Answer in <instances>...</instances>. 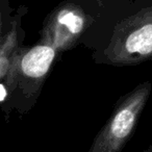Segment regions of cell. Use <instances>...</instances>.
<instances>
[{
  "mask_svg": "<svg viewBox=\"0 0 152 152\" xmlns=\"http://www.w3.org/2000/svg\"><path fill=\"white\" fill-rule=\"evenodd\" d=\"M59 23L67 26L73 34L78 32L83 26V20L74 13H65L58 18Z\"/></svg>",
  "mask_w": 152,
  "mask_h": 152,
  "instance_id": "4",
  "label": "cell"
},
{
  "mask_svg": "<svg viewBox=\"0 0 152 152\" xmlns=\"http://www.w3.org/2000/svg\"><path fill=\"white\" fill-rule=\"evenodd\" d=\"M126 49L130 53L142 55L152 53V23L133 31L126 40Z\"/></svg>",
  "mask_w": 152,
  "mask_h": 152,
  "instance_id": "3",
  "label": "cell"
},
{
  "mask_svg": "<svg viewBox=\"0 0 152 152\" xmlns=\"http://www.w3.org/2000/svg\"><path fill=\"white\" fill-rule=\"evenodd\" d=\"M144 152H152V144H151V145H150L149 147H148L147 149H146Z\"/></svg>",
  "mask_w": 152,
  "mask_h": 152,
  "instance_id": "6",
  "label": "cell"
},
{
  "mask_svg": "<svg viewBox=\"0 0 152 152\" xmlns=\"http://www.w3.org/2000/svg\"><path fill=\"white\" fill-rule=\"evenodd\" d=\"M145 96H135L115 112L88 152H121L134 131Z\"/></svg>",
  "mask_w": 152,
  "mask_h": 152,
  "instance_id": "1",
  "label": "cell"
},
{
  "mask_svg": "<svg viewBox=\"0 0 152 152\" xmlns=\"http://www.w3.org/2000/svg\"><path fill=\"white\" fill-rule=\"evenodd\" d=\"M54 58V50L49 46H37L23 57L21 67L30 77H42L47 73Z\"/></svg>",
  "mask_w": 152,
  "mask_h": 152,
  "instance_id": "2",
  "label": "cell"
},
{
  "mask_svg": "<svg viewBox=\"0 0 152 152\" xmlns=\"http://www.w3.org/2000/svg\"><path fill=\"white\" fill-rule=\"evenodd\" d=\"M5 97H7V91H5L4 87L2 85H0V102L4 100Z\"/></svg>",
  "mask_w": 152,
  "mask_h": 152,
  "instance_id": "5",
  "label": "cell"
}]
</instances>
